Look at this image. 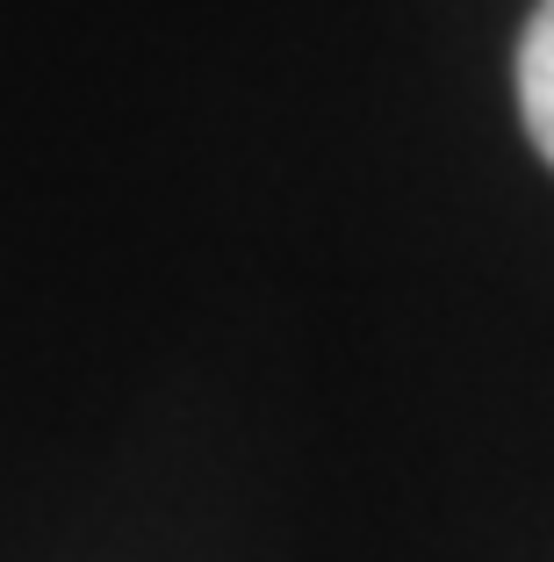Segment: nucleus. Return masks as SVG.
I'll return each instance as SVG.
<instances>
[{
    "label": "nucleus",
    "mask_w": 554,
    "mask_h": 562,
    "mask_svg": "<svg viewBox=\"0 0 554 562\" xmlns=\"http://www.w3.org/2000/svg\"><path fill=\"white\" fill-rule=\"evenodd\" d=\"M519 116L540 159L554 166V0H540L519 36Z\"/></svg>",
    "instance_id": "f257e3e1"
}]
</instances>
